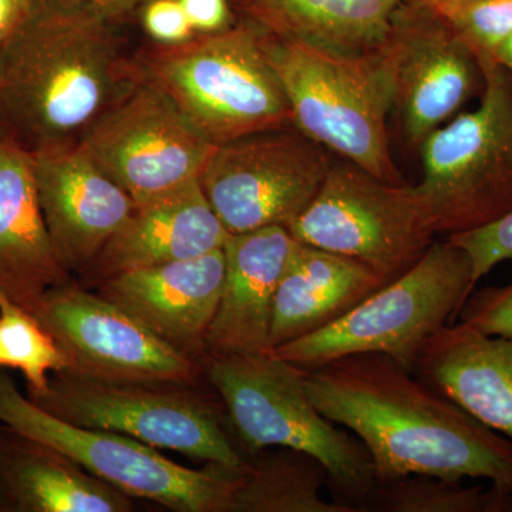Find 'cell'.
Here are the masks:
<instances>
[{
    "instance_id": "34",
    "label": "cell",
    "mask_w": 512,
    "mask_h": 512,
    "mask_svg": "<svg viewBox=\"0 0 512 512\" xmlns=\"http://www.w3.org/2000/svg\"><path fill=\"white\" fill-rule=\"evenodd\" d=\"M494 59L507 70L512 79V36L497 50Z\"/></svg>"
},
{
    "instance_id": "21",
    "label": "cell",
    "mask_w": 512,
    "mask_h": 512,
    "mask_svg": "<svg viewBox=\"0 0 512 512\" xmlns=\"http://www.w3.org/2000/svg\"><path fill=\"white\" fill-rule=\"evenodd\" d=\"M384 285L362 262L298 242L276 289L271 350L326 328Z\"/></svg>"
},
{
    "instance_id": "2",
    "label": "cell",
    "mask_w": 512,
    "mask_h": 512,
    "mask_svg": "<svg viewBox=\"0 0 512 512\" xmlns=\"http://www.w3.org/2000/svg\"><path fill=\"white\" fill-rule=\"evenodd\" d=\"M121 19L94 0H36L0 46V127L29 150L79 141L146 76Z\"/></svg>"
},
{
    "instance_id": "22",
    "label": "cell",
    "mask_w": 512,
    "mask_h": 512,
    "mask_svg": "<svg viewBox=\"0 0 512 512\" xmlns=\"http://www.w3.org/2000/svg\"><path fill=\"white\" fill-rule=\"evenodd\" d=\"M239 20L268 35L360 55L382 45L403 0H231Z\"/></svg>"
},
{
    "instance_id": "32",
    "label": "cell",
    "mask_w": 512,
    "mask_h": 512,
    "mask_svg": "<svg viewBox=\"0 0 512 512\" xmlns=\"http://www.w3.org/2000/svg\"><path fill=\"white\" fill-rule=\"evenodd\" d=\"M36 0H0V46L29 15Z\"/></svg>"
},
{
    "instance_id": "36",
    "label": "cell",
    "mask_w": 512,
    "mask_h": 512,
    "mask_svg": "<svg viewBox=\"0 0 512 512\" xmlns=\"http://www.w3.org/2000/svg\"><path fill=\"white\" fill-rule=\"evenodd\" d=\"M0 493H2V484H0Z\"/></svg>"
},
{
    "instance_id": "31",
    "label": "cell",
    "mask_w": 512,
    "mask_h": 512,
    "mask_svg": "<svg viewBox=\"0 0 512 512\" xmlns=\"http://www.w3.org/2000/svg\"><path fill=\"white\" fill-rule=\"evenodd\" d=\"M197 35L221 32L238 22L231 0H180Z\"/></svg>"
},
{
    "instance_id": "30",
    "label": "cell",
    "mask_w": 512,
    "mask_h": 512,
    "mask_svg": "<svg viewBox=\"0 0 512 512\" xmlns=\"http://www.w3.org/2000/svg\"><path fill=\"white\" fill-rule=\"evenodd\" d=\"M141 23L157 45H180L197 35L180 0H146L141 12Z\"/></svg>"
},
{
    "instance_id": "11",
    "label": "cell",
    "mask_w": 512,
    "mask_h": 512,
    "mask_svg": "<svg viewBox=\"0 0 512 512\" xmlns=\"http://www.w3.org/2000/svg\"><path fill=\"white\" fill-rule=\"evenodd\" d=\"M328 151L295 127L264 131L212 151L200 183L229 234L289 228L332 167Z\"/></svg>"
},
{
    "instance_id": "20",
    "label": "cell",
    "mask_w": 512,
    "mask_h": 512,
    "mask_svg": "<svg viewBox=\"0 0 512 512\" xmlns=\"http://www.w3.org/2000/svg\"><path fill=\"white\" fill-rule=\"evenodd\" d=\"M413 375L512 440V338L447 323L421 349Z\"/></svg>"
},
{
    "instance_id": "27",
    "label": "cell",
    "mask_w": 512,
    "mask_h": 512,
    "mask_svg": "<svg viewBox=\"0 0 512 512\" xmlns=\"http://www.w3.org/2000/svg\"><path fill=\"white\" fill-rule=\"evenodd\" d=\"M433 8L477 57H494L512 36V0H461Z\"/></svg>"
},
{
    "instance_id": "38",
    "label": "cell",
    "mask_w": 512,
    "mask_h": 512,
    "mask_svg": "<svg viewBox=\"0 0 512 512\" xmlns=\"http://www.w3.org/2000/svg\"><path fill=\"white\" fill-rule=\"evenodd\" d=\"M94 2H96V0H94Z\"/></svg>"
},
{
    "instance_id": "8",
    "label": "cell",
    "mask_w": 512,
    "mask_h": 512,
    "mask_svg": "<svg viewBox=\"0 0 512 512\" xmlns=\"http://www.w3.org/2000/svg\"><path fill=\"white\" fill-rule=\"evenodd\" d=\"M0 424L23 439L52 448L131 498L178 512H229L245 470L210 464L194 470L157 448L116 433L77 426L47 412L0 373Z\"/></svg>"
},
{
    "instance_id": "3",
    "label": "cell",
    "mask_w": 512,
    "mask_h": 512,
    "mask_svg": "<svg viewBox=\"0 0 512 512\" xmlns=\"http://www.w3.org/2000/svg\"><path fill=\"white\" fill-rule=\"evenodd\" d=\"M205 359L229 423L252 453L286 447L311 454L325 464L336 503L365 511L376 481L372 460L355 434L316 409L301 367L272 352Z\"/></svg>"
},
{
    "instance_id": "37",
    "label": "cell",
    "mask_w": 512,
    "mask_h": 512,
    "mask_svg": "<svg viewBox=\"0 0 512 512\" xmlns=\"http://www.w3.org/2000/svg\"><path fill=\"white\" fill-rule=\"evenodd\" d=\"M511 508H512V497H511Z\"/></svg>"
},
{
    "instance_id": "4",
    "label": "cell",
    "mask_w": 512,
    "mask_h": 512,
    "mask_svg": "<svg viewBox=\"0 0 512 512\" xmlns=\"http://www.w3.org/2000/svg\"><path fill=\"white\" fill-rule=\"evenodd\" d=\"M265 49L296 130L379 180L402 184L387 128L392 97L376 50L348 55L268 33Z\"/></svg>"
},
{
    "instance_id": "29",
    "label": "cell",
    "mask_w": 512,
    "mask_h": 512,
    "mask_svg": "<svg viewBox=\"0 0 512 512\" xmlns=\"http://www.w3.org/2000/svg\"><path fill=\"white\" fill-rule=\"evenodd\" d=\"M458 313V322L478 332L512 338V282L471 293Z\"/></svg>"
},
{
    "instance_id": "33",
    "label": "cell",
    "mask_w": 512,
    "mask_h": 512,
    "mask_svg": "<svg viewBox=\"0 0 512 512\" xmlns=\"http://www.w3.org/2000/svg\"><path fill=\"white\" fill-rule=\"evenodd\" d=\"M99 5L109 9L110 12L116 13V15L124 18L128 12H131L136 6L143 5L146 0H96Z\"/></svg>"
},
{
    "instance_id": "6",
    "label": "cell",
    "mask_w": 512,
    "mask_h": 512,
    "mask_svg": "<svg viewBox=\"0 0 512 512\" xmlns=\"http://www.w3.org/2000/svg\"><path fill=\"white\" fill-rule=\"evenodd\" d=\"M480 106L423 141V180L413 190L436 237L487 227L512 212V79L494 57H478Z\"/></svg>"
},
{
    "instance_id": "13",
    "label": "cell",
    "mask_w": 512,
    "mask_h": 512,
    "mask_svg": "<svg viewBox=\"0 0 512 512\" xmlns=\"http://www.w3.org/2000/svg\"><path fill=\"white\" fill-rule=\"evenodd\" d=\"M376 52L389 82L392 114L410 147L420 148L483 93L478 57L424 0H403Z\"/></svg>"
},
{
    "instance_id": "25",
    "label": "cell",
    "mask_w": 512,
    "mask_h": 512,
    "mask_svg": "<svg viewBox=\"0 0 512 512\" xmlns=\"http://www.w3.org/2000/svg\"><path fill=\"white\" fill-rule=\"evenodd\" d=\"M511 491L424 474L376 478L365 512H512Z\"/></svg>"
},
{
    "instance_id": "12",
    "label": "cell",
    "mask_w": 512,
    "mask_h": 512,
    "mask_svg": "<svg viewBox=\"0 0 512 512\" xmlns=\"http://www.w3.org/2000/svg\"><path fill=\"white\" fill-rule=\"evenodd\" d=\"M79 143L136 205L200 181L217 147L147 73Z\"/></svg>"
},
{
    "instance_id": "5",
    "label": "cell",
    "mask_w": 512,
    "mask_h": 512,
    "mask_svg": "<svg viewBox=\"0 0 512 512\" xmlns=\"http://www.w3.org/2000/svg\"><path fill=\"white\" fill-rule=\"evenodd\" d=\"M141 63L214 146L293 127L265 32L247 20L180 45H158Z\"/></svg>"
},
{
    "instance_id": "15",
    "label": "cell",
    "mask_w": 512,
    "mask_h": 512,
    "mask_svg": "<svg viewBox=\"0 0 512 512\" xmlns=\"http://www.w3.org/2000/svg\"><path fill=\"white\" fill-rule=\"evenodd\" d=\"M40 210L64 271L86 275L136 204L79 141L30 148Z\"/></svg>"
},
{
    "instance_id": "10",
    "label": "cell",
    "mask_w": 512,
    "mask_h": 512,
    "mask_svg": "<svg viewBox=\"0 0 512 512\" xmlns=\"http://www.w3.org/2000/svg\"><path fill=\"white\" fill-rule=\"evenodd\" d=\"M288 229L302 244L362 262L384 284L409 271L436 239L413 187L386 183L348 161L332 164Z\"/></svg>"
},
{
    "instance_id": "16",
    "label": "cell",
    "mask_w": 512,
    "mask_h": 512,
    "mask_svg": "<svg viewBox=\"0 0 512 512\" xmlns=\"http://www.w3.org/2000/svg\"><path fill=\"white\" fill-rule=\"evenodd\" d=\"M224 249L167 264L120 272L99 293L140 319L173 348L200 360L220 303Z\"/></svg>"
},
{
    "instance_id": "14",
    "label": "cell",
    "mask_w": 512,
    "mask_h": 512,
    "mask_svg": "<svg viewBox=\"0 0 512 512\" xmlns=\"http://www.w3.org/2000/svg\"><path fill=\"white\" fill-rule=\"evenodd\" d=\"M33 315L67 360L64 372L114 383L188 384L204 366L117 303L69 284L45 293Z\"/></svg>"
},
{
    "instance_id": "28",
    "label": "cell",
    "mask_w": 512,
    "mask_h": 512,
    "mask_svg": "<svg viewBox=\"0 0 512 512\" xmlns=\"http://www.w3.org/2000/svg\"><path fill=\"white\" fill-rule=\"evenodd\" d=\"M446 239L470 256L473 284L477 286L495 266L512 261V212L487 227L450 235Z\"/></svg>"
},
{
    "instance_id": "9",
    "label": "cell",
    "mask_w": 512,
    "mask_h": 512,
    "mask_svg": "<svg viewBox=\"0 0 512 512\" xmlns=\"http://www.w3.org/2000/svg\"><path fill=\"white\" fill-rule=\"evenodd\" d=\"M174 384L101 382L56 373L33 402L60 419L90 429L116 431L154 448H164L210 464L245 470L220 412Z\"/></svg>"
},
{
    "instance_id": "26",
    "label": "cell",
    "mask_w": 512,
    "mask_h": 512,
    "mask_svg": "<svg viewBox=\"0 0 512 512\" xmlns=\"http://www.w3.org/2000/svg\"><path fill=\"white\" fill-rule=\"evenodd\" d=\"M0 365L18 369L30 396L49 386L50 373L64 372L67 360L53 336L28 309L0 295Z\"/></svg>"
},
{
    "instance_id": "19",
    "label": "cell",
    "mask_w": 512,
    "mask_h": 512,
    "mask_svg": "<svg viewBox=\"0 0 512 512\" xmlns=\"http://www.w3.org/2000/svg\"><path fill=\"white\" fill-rule=\"evenodd\" d=\"M229 232L200 181L136 205L86 272L93 282L131 269L184 261L224 249Z\"/></svg>"
},
{
    "instance_id": "23",
    "label": "cell",
    "mask_w": 512,
    "mask_h": 512,
    "mask_svg": "<svg viewBox=\"0 0 512 512\" xmlns=\"http://www.w3.org/2000/svg\"><path fill=\"white\" fill-rule=\"evenodd\" d=\"M13 434V433H12ZM16 436V434H15ZM0 447V484L25 512H128L131 497L52 448L16 436Z\"/></svg>"
},
{
    "instance_id": "39",
    "label": "cell",
    "mask_w": 512,
    "mask_h": 512,
    "mask_svg": "<svg viewBox=\"0 0 512 512\" xmlns=\"http://www.w3.org/2000/svg\"><path fill=\"white\" fill-rule=\"evenodd\" d=\"M0 366H2V365H0Z\"/></svg>"
},
{
    "instance_id": "35",
    "label": "cell",
    "mask_w": 512,
    "mask_h": 512,
    "mask_svg": "<svg viewBox=\"0 0 512 512\" xmlns=\"http://www.w3.org/2000/svg\"><path fill=\"white\" fill-rule=\"evenodd\" d=\"M424 2L429 3L431 6H443L450 5V3L461 2V0H424Z\"/></svg>"
},
{
    "instance_id": "7",
    "label": "cell",
    "mask_w": 512,
    "mask_h": 512,
    "mask_svg": "<svg viewBox=\"0 0 512 512\" xmlns=\"http://www.w3.org/2000/svg\"><path fill=\"white\" fill-rule=\"evenodd\" d=\"M473 265L448 239L436 241L402 276L345 316L271 350L308 369L359 353H380L413 373L427 340L451 323L474 292Z\"/></svg>"
},
{
    "instance_id": "24",
    "label": "cell",
    "mask_w": 512,
    "mask_h": 512,
    "mask_svg": "<svg viewBox=\"0 0 512 512\" xmlns=\"http://www.w3.org/2000/svg\"><path fill=\"white\" fill-rule=\"evenodd\" d=\"M278 448L249 464L229 512H357L323 500L320 490L329 474L322 461L293 448Z\"/></svg>"
},
{
    "instance_id": "17",
    "label": "cell",
    "mask_w": 512,
    "mask_h": 512,
    "mask_svg": "<svg viewBox=\"0 0 512 512\" xmlns=\"http://www.w3.org/2000/svg\"><path fill=\"white\" fill-rule=\"evenodd\" d=\"M296 241L288 228L229 234L220 303L205 335V357L271 352L272 311Z\"/></svg>"
},
{
    "instance_id": "18",
    "label": "cell",
    "mask_w": 512,
    "mask_h": 512,
    "mask_svg": "<svg viewBox=\"0 0 512 512\" xmlns=\"http://www.w3.org/2000/svg\"><path fill=\"white\" fill-rule=\"evenodd\" d=\"M70 276L47 234L30 150L0 127V295L33 313Z\"/></svg>"
},
{
    "instance_id": "1",
    "label": "cell",
    "mask_w": 512,
    "mask_h": 512,
    "mask_svg": "<svg viewBox=\"0 0 512 512\" xmlns=\"http://www.w3.org/2000/svg\"><path fill=\"white\" fill-rule=\"evenodd\" d=\"M301 369L316 409L362 441L376 478H483L512 493V440L390 357L359 353Z\"/></svg>"
}]
</instances>
